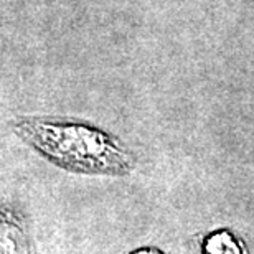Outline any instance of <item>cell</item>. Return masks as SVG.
Listing matches in <instances>:
<instances>
[{
  "mask_svg": "<svg viewBox=\"0 0 254 254\" xmlns=\"http://www.w3.org/2000/svg\"><path fill=\"white\" fill-rule=\"evenodd\" d=\"M15 132L53 164L81 174L121 175L132 169L130 155L98 127L66 119H20Z\"/></svg>",
  "mask_w": 254,
  "mask_h": 254,
  "instance_id": "1",
  "label": "cell"
},
{
  "mask_svg": "<svg viewBox=\"0 0 254 254\" xmlns=\"http://www.w3.org/2000/svg\"><path fill=\"white\" fill-rule=\"evenodd\" d=\"M203 251L205 254H246L241 241L226 230H218L208 235L203 243Z\"/></svg>",
  "mask_w": 254,
  "mask_h": 254,
  "instance_id": "2",
  "label": "cell"
},
{
  "mask_svg": "<svg viewBox=\"0 0 254 254\" xmlns=\"http://www.w3.org/2000/svg\"><path fill=\"white\" fill-rule=\"evenodd\" d=\"M130 254H164V253L157 250V248H140V250L132 251Z\"/></svg>",
  "mask_w": 254,
  "mask_h": 254,
  "instance_id": "3",
  "label": "cell"
}]
</instances>
